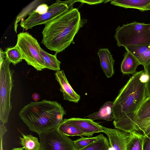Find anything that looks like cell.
Instances as JSON below:
<instances>
[{"instance_id":"8","label":"cell","mask_w":150,"mask_h":150,"mask_svg":"<svg viewBox=\"0 0 150 150\" xmlns=\"http://www.w3.org/2000/svg\"><path fill=\"white\" fill-rule=\"evenodd\" d=\"M40 150H76L73 141L56 128L39 135Z\"/></svg>"},{"instance_id":"34","label":"cell","mask_w":150,"mask_h":150,"mask_svg":"<svg viewBox=\"0 0 150 150\" xmlns=\"http://www.w3.org/2000/svg\"><path fill=\"white\" fill-rule=\"evenodd\" d=\"M6 57L5 52H4L1 48L0 49V63Z\"/></svg>"},{"instance_id":"1","label":"cell","mask_w":150,"mask_h":150,"mask_svg":"<svg viewBox=\"0 0 150 150\" xmlns=\"http://www.w3.org/2000/svg\"><path fill=\"white\" fill-rule=\"evenodd\" d=\"M86 21L77 8L71 7L45 24L41 43L57 54L62 52L74 43L75 35Z\"/></svg>"},{"instance_id":"25","label":"cell","mask_w":150,"mask_h":150,"mask_svg":"<svg viewBox=\"0 0 150 150\" xmlns=\"http://www.w3.org/2000/svg\"><path fill=\"white\" fill-rule=\"evenodd\" d=\"M150 125V117L136 122L133 126L131 132L135 130L142 134L143 131Z\"/></svg>"},{"instance_id":"19","label":"cell","mask_w":150,"mask_h":150,"mask_svg":"<svg viewBox=\"0 0 150 150\" xmlns=\"http://www.w3.org/2000/svg\"><path fill=\"white\" fill-rule=\"evenodd\" d=\"M57 129L62 133L68 136L91 137L89 135L82 132L76 126L63 121L59 125Z\"/></svg>"},{"instance_id":"22","label":"cell","mask_w":150,"mask_h":150,"mask_svg":"<svg viewBox=\"0 0 150 150\" xmlns=\"http://www.w3.org/2000/svg\"><path fill=\"white\" fill-rule=\"evenodd\" d=\"M109 147L108 139L101 134L98 140L80 150H108Z\"/></svg>"},{"instance_id":"27","label":"cell","mask_w":150,"mask_h":150,"mask_svg":"<svg viewBox=\"0 0 150 150\" xmlns=\"http://www.w3.org/2000/svg\"><path fill=\"white\" fill-rule=\"evenodd\" d=\"M140 64L144 67L150 61V49L144 52L138 59Z\"/></svg>"},{"instance_id":"13","label":"cell","mask_w":150,"mask_h":150,"mask_svg":"<svg viewBox=\"0 0 150 150\" xmlns=\"http://www.w3.org/2000/svg\"><path fill=\"white\" fill-rule=\"evenodd\" d=\"M146 139L144 134L136 131L128 133L127 150H144Z\"/></svg>"},{"instance_id":"29","label":"cell","mask_w":150,"mask_h":150,"mask_svg":"<svg viewBox=\"0 0 150 150\" xmlns=\"http://www.w3.org/2000/svg\"><path fill=\"white\" fill-rule=\"evenodd\" d=\"M2 123L0 125V150H3L2 139L4 135L7 132V129L4 125Z\"/></svg>"},{"instance_id":"6","label":"cell","mask_w":150,"mask_h":150,"mask_svg":"<svg viewBox=\"0 0 150 150\" xmlns=\"http://www.w3.org/2000/svg\"><path fill=\"white\" fill-rule=\"evenodd\" d=\"M16 45L28 65L38 71L46 69L40 53L41 47L37 40L31 34L27 32L19 33Z\"/></svg>"},{"instance_id":"33","label":"cell","mask_w":150,"mask_h":150,"mask_svg":"<svg viewBox=\"0 0 150 150\" xmlns=\"http://www.w3.org/2000/svg\"><path fill=\"white\" fill-rule=\"evenodd\" d=\"M32 98L33 100L35 102H38L40 98V96L37 93H34L32 95Z\"/></svg>"},{"instance_id":"36","label":"cell","mask_w":150,"mask_h":150,"mask_svg":"<svg viewBox=\"0 0 150 150\" xmlns=\"http://www.w3.org/2000/svg\"><path fill=\"white\" fill-rule=\"evenodd\" d=\"M150 10V4L147 6L145 8V11Z\"/></svg>"},{"instance_id":"5","label":"cell","mask_w":150,"mask_h":150,"mask_svg":"<svg viewBox=\"0 0 150 150\" xmlns=\"http://www.w3.org/2000/svg\"><path fill=\"white\" fill-rule=\"evenodd\" d=\"M10 63L5 59L0 63V120L4 124L7 122L12 108L11 98L14 71L10 69Z\"/></svg>"},{"instance_id":"16","label":"cell","mask_w":150,"mask_h":150,"mask_svg":"<svg viewBox=\"0 0 150 150\" xmlns=\"http://www.w3.org/2000/svg\"><path fill=\"white\" fill-rule=\"evenodd\" d=\"M139 65V63L133 56L127 51L121 64V71L125 74H134L137 72V68Z\"/></svg>"},{"instance_id":"31","label":"cell","mask_w":150,"mask_h":150,"mask_svg":"<svg viewBox=\"0 0 150 150\" xmlns=\"http://www.w3.org/2000/svg\"><path fill=\"white\" fill-rule=\"evenodd\" d=\"M144 150H150V134L146 138L144 145Z\"/></svg>"},{"instance_id":"26","label":"cell","mask_w":150,"mask_h":150,"mask_svg":"<svg viewBox=\"0 0 150 150\" xmlns=\"http://www.w3.org/2000/svg\"><path fill=\"white\" fill-rule=\"evenodd\" d=\"M144 67L145 73L148 79L145 83L146 97H150V61Z\"/></svg>"},{"instance_id":"37","label":"cell","mask_w":150,"mask_h":150,"mask_svg":"<svg viewBox=\"0 0 150 150\" xmlns=\"http://www.w3.org/2000/svg\"><path fill=\"white\" fill-rule=\"evenodd\" d=\"M149 48H150V45H149Z\"/></svg>"},{"instance_id":"32","label":"cell","mask_w":150,"mask_h":150,"mask_svg":"<svg viewBox=\"0 0 150 150\" xmlns=\"http://www.w3.org/2000/svg\"><path fill=\"white\" fill-rule=\"evenodd\" d=\"M142 134L147 138L150 134V125L147 127L143 132Z\"/></svg>"},{"instance_id":"10","label":"cell","mask_w":150,"mask_h":150,"mask_svg":"<svg viewBox=\"0 0 150 150\" xmlns=\"http://www.w3.org/2000/svg\"><path fill=\"white\" fill-rule=\"evenodd\" d=\"M63 121L76 126L91 137L93 136L95 133L104 132L102 126L89 118L73 117L64 119Z\"/></svg>"},{"instance_id":"35","label":"cell","mask_w":150,"mask_h":150,"mask_svg":"<svg viewBox=\"0 0 150 150\" xmlns=\"http://www.w3.org/2000/svg\"><path fill=\"white\" fill-rule=\"evenodd\" d=\"M11 150H25L22 148H16L13 149Z\"/></svg>"},{"instance_id":"11","label":"cell","mask_w":150,"mask_h":150,"mask_svg":"<svg viewBox=\"0 0 150 150\" xmlns=\"http://www.w3.org/2000/svg\"><path fill=\"white\" fill-rule=\"evenodd\" d=\"M55 75V79L59 84L60 90L63 93L64 100L78 103L80 96L75 91L69 83L64 71H57Z\"/></svg>"},{"instance_id":"17","label":"cell","mask_w":150,"mask_h":150,"mask_svg":"<svg viewBox=\"0 0 150 150\" xmlns=\"http://www.w3.org/2000/svg\"><path fill=\"white\" fill-rule=\"evenodd\" d=\"M20 143L25 150H40V145L38 138L31 134L22 133L19 137Z\"/></svg>"},{"instance_id":"14","label":"cell","mask_w":150,"mask_h":150,"mask_svg":"<svg viewBox=\"0 0 150 150\" xmlns=\"http://www.w3.org/2000/svg\"><path fill=\"white\" fill-rule=\"evenodd\" d=\"M113 102L108 101L100 108L99 110L86 116L92 120H103L108 121L113 120L112 115V107Z\"/></svg>"},{"instance_id":"2","label":"cell","mask_w":150,"mask_h":150,"mask_svg":"<svg viewBox=\"0 0 150 150\" xmlns=\"http://www.w3.org/2000/svg\"><path fill=\"white\" fill-rule=\"evenodd\" d=\"M66 113L60 103L44 100L31 102L21 109L19 115L30 130L39 135L57 128Z\"/></svg>"},{"instance_id":"7","label":"cell","mask_w":150,"mask_h":150,"mask_svg":"<svg viewBox=\"0 0 150 150\" xmlns=\"http://www.w3.org/2000/svg\"><path fill=\"white\" fill-rule=\"evenodd\" d=\"M76 2L77 0H57L48 6L47 11L42 14H39L33 10L29 13L28 16L25 20H21L20 25L27 30L37 25H45L73 7V4Z\"/></svg>"},{"instance_id":"3","label":"cell","mask_w":150,"mask_h":150,"mask_svg":"<svg viewBox=\"0 0 150 150\" xmlns=\"http://www.w3.org/2000/svg\"><path fill=\"white\" fill-rule=\"evenodd\" d=\"M144 72V70H142L132 75L120 90L113 102L114 120H118L129 113L136 112L146 97L145 83L141 78Z\"/></svg>"},{"instance_id":"28","label":"cell","mask_w":150,"mask_h":150,"mask_svg":"<svg viewBox=\"0 0 150 150\" xmlns=\"http://www.w3.org/2000/svg\"><path fill=\"white\" fill-rule=\"evenodd\" d=\"M111 0H77V2H81L83 3H86L89 5H92L94 4H100L103 2H108L110 1Z\"/></svg>"},{"instance_id":"24","label":"cell","mask_w":150,"mask_h":150,"mask_svg":"<svg viewBox=\"0 0 150 150\" xmlns=\"http://www.w3.org/2000/svg\"><path fill=\"white\" fill-rule=\"evenodd\" d=\"M149 45L132 46L125 47L127 51L130 53L137 60L145 52L150 49Z\"/></svg>"},{"instance_id":"20","label":"cell","mask_w":150,"mask_h":150,"mask_svg":"<svg viewBox=\"0 0 150 150\" xmlns=\"http://www.w3.org/2000/svg\"><path fill=\"white\" fill-rule=\"evenodd\" d=\"M150 117V97H148L146 98L136 111L133 126L137 122Z\"/></svg>"},{"instance_id":"30","label":"cell","mask_w":150,"mask_h":150,"mask_svg":"<svg viewBox=\"0 0 150 150\" xmlns=\"http://www.w3.org/2000/svg\"><path fill=\"white\" fill-rule=\"evenodd\" d=\"M48 8L47 5L45 4L39 6L35 11L39 14H43L46 12Z\"/></svg>"},{"instance_id":"9","label":"cell","mask_w":150,"mask_h":150,"mask_svg":"<svg viewBox=\"0 0 150 150\" xmlns=\"http://www.w3.org/2000/svg\"><path fill=\"white\" fill-rule=\"evenodd\" d=\"M108 137L109 144L108 150H127L128 133L117 129L102 126Z\"/></svg>"},{"instance_id":"21","label":"cell","mask_w":150,"mask_h":150,"mask_svg":"<svg viewBox=\"0 0 150 150\" xmlns=\"http://www.w3.org/2000/svg\"><path fill=\"white\" fill-rule=\"evenodd\" d=\"M5 52V59L14 65L20 62L23 59L20 51L16 45L13 47L7 48Z\"/></svg>"},{"instance_id":"12","label":"cell","mask_w":150,"mask_h":150,"mask_svg":"<svg viewBox=\"0 0 150 150\" xmlns=\"http://www.w3.org/2000/svg\"><path fill=\"white\" fill-rule=\"evenodd\" d=\"M101 68L105 76L111 77L115 73L114 68L115 60L108 48L99 49L97 52Z\"/></svg>"},{"instance_id":"4","label":"cell","mask_w":150,"mask_h":150,"mask_svg":"<svg viewBox=\"0 0 150 150\" xmlns=\"http://www.w3.org/2000/svg\"><path fill=\"white\" fill-rule=\"evenodd\" d=\"M114 38L119 47L150 45V23L134 21L119 26Z\"/></svg>"},{"instance_id":"23","label":"cell","mask_w":150,"mask_h":150,"mask_svg":"<svg viewBox=\"0 0 150 150\" xmlns=\"http://www.w3.org/2000/svg\"><path fill=\"white\" fill-rule=\"evenodd\" d=\"M101 134L96 137H82L75 141H73L76 150H80L98 140Z\"/></svg>"},{"instance_id":"15","label":"cell","mask_w":150,"mask_h":150,"mask_svg":"<svg viewBox=\"0 0 150 150\" xmlns=\"http://www.w3.org/2000/svg\"><path fill=\"white\" fill-rule=\"evenodd\" d=\"M112 5L125 8H133L141 11H145L146 8L150 4V0H113Z\"/></svg>"},{"instance_id":"18","label":"cell","mask_w":150,"mask_h":150,"mask_svg":"<svg viewBox=\"0 0 150 150\" xmlns=\"http://www.w3.org/2000/svg\"><path fill=\"white\" fill-rule=\"evenodd\" d=\"M40 53L43 58L46 68L57 71L60 70L61 62L57 58V54L52 55L49 53L41 48Z\"/></svg>"}]
</instances>
